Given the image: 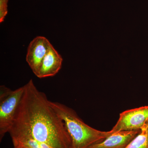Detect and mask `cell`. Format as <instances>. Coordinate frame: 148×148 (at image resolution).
<instances>
[{
    "label": "cell",
    "instance_id": "cell-1",
    "mask_svg": "<svg viewBox=\"0 0 148 148\" xmlns=\"http://www.w3.org/2000/svg\"><path fill=\"white\" fill-rule=\"evenodd\" d=\"M24 94L9 133L24 135L55 148H72L64 122L51 106L45 93L32 79L24 86Z\"/></svg>",
    "mask_w": 148,
    "mask_h": 148
},
{
    "label": "cell",
    "instance_id": "cell-2",
    "mask_svg": "<svg viewBox=\"0 0 148 148\" xmlns=\"http://www.w3.org/2000/svg\"><path fill=\"white\" fill-rule=\"evenodd\" d=\"M51 106L64 122L72 140V148H89L102 142L112 134L111 130L101 131L90 127L73 110L58 102H49Z\"/></svg>",
    "mask_w": 148,
    "mask_h": 148
},
{
    "label": "cell",
    "instance_id": "cell-3",
    "mask_svg": "<svg viewBox=\"0 0 148 148\" xmlns=\"http://www.w3.org/2000/svg\"><path fill=\"white\" fill-rule=\"evenodd\" d=\"M24 86L12 90L5 86H0V140L9 132L22 96Z\"/></svg>",
    "mask_w": 148,
    "mask_h": 148
},
{
    "label": "cell",
    "instance_id": "cell-4",
    "mask_svg": "<svg viewBox=\"0 0 148 148\" xmlns=\"http://www.w3.org/2000/svg\"><path fill=\"white\" fill-rule=\"evenodd\" d=\"M148 119V106L124 111L111 131L140 130Z\"/></svg>",
    "mask_w": 148,
    "mask_h": 148
},
{
    "label": "cell",
    "instance_id": "cell-5",
    "mask_svg": "<svg viewBox=\"0 0 148 148\" xmlns=\"http://www.w3.org/2000/svg\"><path fill=\"white\" fill-rule=\"evenodd\" d=\"M51 44L45 37H36L29 44L26 61L35 75L38 71L42 62Z\"/></svg>",
    "mask_w": 148,
    "mask_h": 148
},
{
    "label": "cell",
    "instance_id": "cell-6",
    "mask_svg": "<svg viewBox=\"0 0 148 148\" xmlns=\"http://www.w3.org/2000/svg\"><path fill=\"white\" fill-rule=\"evenodd\" d=\"M63 59L51 45L36 76L39 78L55 76L61 69Z\"/></svg>",
    "mask_w": 148,
    "mask_h": 148
},
{
    "label": "cell",
    "instance_id": "cell-7",
    "mask_svg": "<svg viewBox=\"0 0 148 148\" xmlns=\"http://www.w3.org/2000/svg\"><path fill=\"white\" fill-rule=\"evenodd\" d=\"M140 130L114 132L102 142L92 145L89 148H126Z\"/></svg>",
    "mask_w": 148,
    "mask_h": 148
},
{
    "label": "cell",
    "instance_id": "cell-8",
    "mask_svg": "<svg viewBox=\"0 0 148 148\" xmlns=\"http://www.w3.org/2000/svg\"><path fill=\"white\" fill-rule=\"evenodd\" d=\"M14 147L19 146L24 148H55L47 143L24 135L10 136Z\"/></svg>",
    "mask_w": 148,
    "mask_h": 148
},
{
    "label": "cell",
    "instance_id": "cell-9",
    "mask_svg": "<svg viewBox=\"0 0 148 148\" xmlns=\"http://www.w3.org/2000/svg\"><path fill=\"white\" fill-rule=\"evenodd\" d=\"M126 148H148V119Z\"/></svg>",
    "mask_w": 148,
    "mask_h": 148
},
{
    "label": "cell",
    "instance_id": "cell-10",
    "mask_svg": "<svg viewBox=\"0 0 148 148\" xmlns=\"http://www.w3.org/2000/svg\"><path fill=\"white\" fill-rule=\"evenodd\" d=\"M9 0H0V23L3 22L8 13Z\"/></svg>",
    "mask_w": 148,
    "mask_h": 148
},
{
    "label": "cell",
    "instance_id": "cell-11",
    "mask_svg": "<svg viewBox=\"0 0 148 148\" xmlns=\"http://www.w3.org/2000/svg\"><path fill=\"white\" fill-rule=\"evenodd\" d=\"M13 148H24L22 147H19V146H16V147H14Z\"/></svg>",
    "mask_w": 148,
    "mask_h": 148
}]
</instances>
